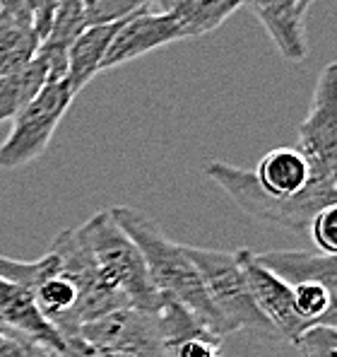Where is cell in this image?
Instances as JSON below:
<instances>
[{"mask_svg":"<svg viewBox=\"0 0 337 357\" xmlns=\"http://www.w3.org/2000/svg\"><path fill=\"white\" fill-rule=\"evenodd\" d=\"M299 150L311 174L337 186V61H330L315 80L306 119L299 126Z\"/></svg>","mask_w":337,"mask_h":357,"instance_id":"cell-6","label":"cell"},{"mask_svg":"<svg viewBox=\"0 0 337 357\" xmlns=\"http://www.w3.org/2000/svg\"><path fill=\"white\" fill-rule=\"evenodd\" d=\"M31 10V20H34V27L39 31V36L44 39L46 31H49L51 22H54V15L61 5V0H27Z\"/></svg>","mask_w":337,"mask_h":357,"instance_id":"cell-24","label":"cell"},{"mask_svg":"<svg viewBox=\"0 0 337 357\" xmlns=\"http://www.w3.org/2000/svg\"><path fill=\"white\" fill-rule=\"evenodd\" d=\"M294 345L301 357H337V328L315 324L304 331Z\"/></svg>","mask_w":337,"mask_h":357,"instance_id":"cell-21","label":"cell"},{"mask_svg":"<svg viewBox=\"0 0 337 357\" xmlns=\"http://www.w3.org/2000/svg\"><path fill=\"white\" fill-rule=\"evenodd\" d=\"M84 29H87V20H84L82 0H61L54 15V22H51L49 31L39 44V51H36L41 61L49 63L51 82L65 77L68 51Z\"/></svg>","mask_w":337,"mask_h":357,"instance_id":"cell-14","label":"cell"},{"mask_svg":"<svg viewBox=\"0 0 337 357\" xmlns=\"http://www.w3.org/2000/svg\"><path fill=\"white\" fill-rule=\"evenodd\" d=\"M0 13H13V15H31L27 0H0Z\"/></svg>","mask_w":337,"mask_h":357,"instance_id":"cell-26","label":"cell"},{"mask_svg":"<svg viewBox=\"0 0 337 357\" xmlns=\"http://www.w3.org/2000/svg\"><path fill=\"white\" fill-rule=\"evenodd\" d=\"M246 8L258 17V22L265 27L267 36L282 59L299 63L306 59V27H304V10L301 0H241Z\"/></svg>","mask_w":337,"mask_h":357,"instance_id":"cell-10","label":"cell"},{"mask_svg":"<svg viewBox=\"0 0 337 357\" xmlns=\"http://www.w3.org/2000/svg\"><path fill=\"white\" fill-rule=\"evenodd\" d=\"M181 39H186L183 29L168 10H162V13L142 10L118 24L107 56H104L102 70L123 66V63H130L150 51H157Z\"/></svg>","mask_w":337,"mask_h":357,"instance_id":"cell-9","label":"cell"},{"mask_svg":"<svg viewBox=\"0 0 337 357\" xmlns=\"http://www.w3.org/2000/svg\"><path fill=\"white\" fill-rule=\"evenodd\" d=\"M315 0H301V5H304V10H308V5H313Z\"/></svg>","mask_w":337,"mask_h":357,"instance_id":"cell-28","label":"cell"},{"mask_svg":"<svg viewBox=\"0 0 337 357\" xmlns=\"http://www.w3.org/2000/svg\"><path fill=\"white\" fill-rule=\"evenodd\" d=\"M152 3H155V5H162V8H164V5H166V0H152Z\"/></svg>","mask_w":337,"mask_h":357,"instance_id":"cell-29","label":"cell"},{"mask_svg":"<svg viewBox=\"0 0 337 357\" xmlns=\"http://www.w3.org/2000/svg\"><path fill=\"white\" fill-rule=\"evenodd\" d=\"M219 357H222V355H219Z\"/></svg>","mask_w":337,"mask_h":357,"instance_id":"cell-32","label":"cell"},{"mask_svg":"<svg viewBox=\"0 0 337 357\" xmlns=\"http://www.w3.org/2000/svg\"><path fill=\"white\" fill-rule=\"evenodd\" d=\"M239 264L246 273L249 280L251 295L256 299L258 309L265 314V319L277 328L282 340L287 343H297L299 335L308 328V324L294 309V290L289 282H284L280 275H275L272 271H267L265 266H260L256 261V254L249 249L236 251Z\"/></svg>","mask_w":337,"mask_h":357,"instance_id":"cell-8","label":"cell"},{"mask_svg":"<svg viewBox=\"0 0 337 357\" xmlns=\"http://www.w3.org/2000/svg\"><path fill=\"white\" fill-rule=\"evenodd\" d=\"M5 326V324H3V319H0V328H3Z\"/></svg>","mask_w":337,"mask_h":357,"instance_id":"cell-31","label":"cell"},{"mask_svg":"<svg viewBox=\"0 0 337 357\" xmlns=\"http://www.w3.org/2000/svg\"><path fill=\"white\" fill-rule=\"evenodd\" d=\"M205 176L212 178L219 188L236 203L246 215L260 220V222L280 225V227L306 232L313 215L320 208L337 203V186L320 181L311 174V183L304 193L294 198L270 196L256 181V174L241 167L226 165L222 160H212L205 165Z\"/></svg>","mask_w":337,"mask_h":357,"instance_id":"cell-2","label":"cell"},{"mask_svg":"<svg viewBox=\"0 0 337 357\" xmlns=\"http://www.w3.org/2000/svg\"><path fill=\"white\" fill-rule=\"evenodd\" d=\"M46 82H51V70L49 63L41 61L39 56H34L22 70L0 77V123L17 116Z\"/></svg>","mask_w":337,"mask_h":357,"instance_id":"cell-18","label":"cell"},{"mask_svg":"<svg viewBox=\"0 0 337 357\" xmlns=\"http://www.w3.org/2000/svg\"><path fill=\"white\" fill-rule=\"evenodd\" d=\"M292 290L297 314L308 326H315L320 321V317L328 312L330 302H333V292L325 290L318 282H297V285H292Z\"/></svg>","mask_w":337,"mask_h":357,"instance_id":"cell-20","label":"cell"},{"mask_svg":"<svg viewBox=\"0 0 337 357\" xmlns=\"http://www.w3.org/2000/svg\"><path fill=\"white\" fill-rule=\"evenodd\" d=\"M54 357H65V355H61V353H54Z\"/></svg>","mask_w":337,"mask_h":357,"instance_id":"cell-30","label":"cell"},{"mask_svg":"<svg viewBox=\"0 0 337 357\" xmlns=\"http://www.w3.org/2000/svg\"><path fill=\"white\" fill-rule=\"evenodd\" d=\"M241 5H244V3H241Z\"/></svg>","mask_w":337,"mask_h":357,"instance_id":"cell-33","label":"cell"},{"mask_svg":"<svg viewBox=\"0 0 337 357\" xmlns=\"http://www.w3.org/2000/svg\"><path fill=\"white\" fill-rule=\"evenodd\" d=\"M256 261L280 275L284 282H318L325 290L337 292V256L311 254V251H265L256 254Z\"/></svg>","mask_w":337,"mask_h":357,"instance_id":"cell-12","label":"cell"},{"mask_svg":"<svg viewBox=\"0 0 337 357\" xmlns=\"http://www.w3.org/2000/svg\"><path fill=\"white\" fill-rule=\"evenodd\" d=\"M239 8H244L241 0H168L164 5V10L181 24L186 39L205 36L222 27Z\"/></svg>","mask_w":337,"mask_h":357,"instance_id":"cell-17","label":"cell"},{"mask_svg":"<svg viewBox=\"0 0 337 357\" xmlns=\"http://www.w3.org/2000/svg\"><path fill=\"white\" fill-rule=\"evenodd\" d=\"M77 232L92 251L104 280L128 302V307L142 309V312L159 309L162 295L152 285L145 256L109 210L92 215L87 222L77 227Z\"/></svg>","mask_w":337,"mask_h":357,"instance_id":"cell-3","label":"cell"},{"mask_svg":"<svg viewBox=\"0 0 337 357\" xmlns=\"http://www.w3.org/2000/svg\"><path fill=\"white\" fill-rule=\"evenodd\" d=\"M256 181L270 196L294 198L311 183V165L299 148H275L256 167Z\"/></svg>","mask_w":337,"mask_h":357,"instance_id":"cell-13","label":"cell"},{"mask_svg":"<svg viewBox=\"0 0 337 357\" xmlns=\"http://www.w3.org/2000/svg\"><path fill=\"white\" fill-rule=\"evenodd\" d=\"M77 94L68 80L46 82L34 99L13 119V128L0 145V169H17L39 160L54 138L58 123L68 114Z\"/></svg>","mask_w":337,"mask_h":357,"instance_id":"cell-5","label":"cell"},{"mask_svg":"<svg viewBox=\"0 0 337 357\" xmlns=\"http://www.w3.org/2000/svg\"><path fill=\"white\" fill-rule=\"evenodd\" d=\"M65 357H130V355L109 353V350L89 345L87 340L80 338V335H68L65 338Z\"/></svg>","mask_w":337,"mask_h":357,"instance_id":"cell-25","label":"cell"},{"mask_svg":"<svg viewBox=\"0 0 337 357\" xmlns=\"http://www.w3.org/2000/svg\"><path fill=\"white\" fill-rule=\"evenodd\" d=\"M56 350L44 343L19 333V331L3 326L0 328V357H54Z\"/></svg>","mask_w":337,"mask_h":357,"instance_id":"cell-23","label":"cell"},{"mask_svg":"<svg viewBox=\"0 0 337 357\" xmlns=\"http://www.w3.org/2000/svg\"><path fill=\"white\" fill-rule=\"evenodd\" d=\"M320 326H333L337 328V292L333 295V302H330V307H328V312L320 317Z\"/></svg>","mask_w":337,"mask_h":357,"instance_id":"cell-27","label":"cell"},{"mask_svg":"<svg viewBox=\"0 0 337 357\" xmlns=\"http://www.w3.org/2000/svg\"><path fill=\"white\" fill-rule=\"evenodd\" d=\"M109 213L125 229V234L138 244L157 292L188 307L219 338L229 335L231 328L226 326L222 314L214 309L212 299L207 295V287L203 282V275L191 261V256L186 254V246L168 239L159 229V225L152 222L140 210L116 206Z\"/></svg>","mask_w":337,"mask_h":357,"instance_id":"cell-1","label":"cell"},{"mask_svg":"<svg viewBox=\"0 0 337 357\" xmlns=\"http://www.w3.org/2000/svg\"><path fill=\"white\" fill-rule=\"evenodd\" d=\"M152 0H82L87 27L97 24H113L133 17L135 13L152 8Z\"/></svg>","mask_w":337,"mask_h":357,"instance_id":"cell-19","label":"cell"},{"mask_svg":"<svg viewBox=\"0 0 337 357\" xmlns=\"http://www.w3.org/2000/svg\"><path fill=\"white\" fill-rule=\"evenodd\" d=\"M308 232L313 244L323 254L337 256V203H330V206L320 208L313 215V220L308 225Z\"/></svg>","mask_w":337,"mask_h":357,"instance_id":"cell-22","label":"cell"},{"mask_svg":"<svg viewBox=\"0 0 337 357\" xmlns=\"http://www.w3.org/2000/svg\"><path fill=\"white\" fill-rule=\"evenodd\" d=\"M186 254L203 275L207 295L231 333L246 331L260 340H282L277 328L258 309L239 256L214 249H198V246H186Z\"/></svg>","mask_w":337,"mask_h":357,"instance_id":"cell-4","label":"cell"},{"mask_svg":"<svg viewBox=\"0 0 337 357\" xmlns=\"http://www.w3.org/2000/svg\"><path fill=\"white\" fill-rule=\"evenodd\" d=\"M166 3H168V0H166Z\"/></svg>","mask_w":337,"mask_h":357,"instance_id":"cell-34","label":"cell"},{"mask_svg":"<svg viewBox=\"0 0 337 357\" xmlns=\"http://www.w3.org/2000/svg\"><path fill=\"white\" fill-rule=\"evenodd\" d=\"M120 22L113 24H97V27H87L77 36V41L68 51V73L65 80L72 87V92L80 94L84 87L92 82L97 73H102L104 56L109 51L116 29Z\"/></svg>","mask_w":337,"mask_h":357,"instance_id":"cell-15","label":"cell"},{"mask_svg":"<svg viewBox=\"0 0 337 357\" xmlns=\"http://www.w3.org/2000/svg\"><path fill=\"white\" fill-rule=\"evenodd\" d=\"M39 44L41 36L31 15L0 13V77L27 68Z\"/></svg>","mask_w":337,"mask_h":357,"instance_id":"cell-16","label":"cell"},{"mask_svg":"<svg viewBox=\"0 0 337 357\" xmlns=\"http://www.w3.org/2000/svg\"><path fill=\"white\" fill-rule=\"evenodd\" d=\"M82 340L94 348L130 357H164L157 312L120 307L94 321L82 324L77 331Z\"/></svg>","mask_w":337,"mask_h":357,"instance_id":"cell-7","label":"cell"},{"mask_svg":"<svg viewBox=\"0 0 337 357\" xmlns=\"http://www.w3.org/2000/svg\"><path fill=\"white\" fill-rule=\"evenodd\" d=\"M0 319L5 326L19 331L29 338L44 343L46 348L65 355V338L49 319L41 314L34 295L22 285L0 278Z\"/></svg>","mask_w":337,"mask_h":357,"instance_id":"cell-11","label":"cell"}]
</instances>
